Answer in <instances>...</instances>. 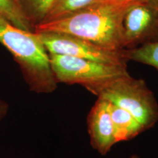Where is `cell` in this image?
Listing matches in <instances>:
<instances>
[{
    "label": "cell",
    "mask_w": 158,
    "mask_h": 158,
    "mask_svg": "<svg viewBox=\"0 0 158 158\" xmlns=\"http://www.w3.org/2000/svg\"><path fill=\"white\" fill-rule=\"evenodd\" d=\"M57 83L79 84L86 89L127 76V66L106 64L66 55L49 54Z\"/></svg>",
    "instance_id": "277c9868"
},
{
    "label": "cell",
    "mask_w": 158,
    "mask_h": 158,
    "mask_svg": "<svg viewBox=\"0 0 158 158\" xmlns=\"http://www.w3.org/2000/svg\"><path fill=\"white\" fill-rule=\"evenodd\" d=\"M123 54L127 62L133 61L149 65L158 71V41L136 48L123 49Z\"/></svg>",
    "instance_id": "8fae6325"
},
{
    "label": "cell",
    "mask_w": 158,
    "mask_h": 158,
    "mask_svg": "<svg viewBox=\"0 0 158 158\" xmlns=\"http://www.w3.org/2000/svg\"><path fill=\"white\" fill-rule=\"evenodd\" d=\"M130 158H140V157L137 155H133L130 156Z\"/></svg>",
    "instance_id": "9a60e30c"
},
{
    "label": "cell",
    "mask_w": 158,
    "mask_h": 158,
    "mask_svg": "<svg viewBox=\"0 0 158 158\" xmlns=\"http://www.w3.org/2000/svg\"><path fill=\"white\" fill-rule=\"evenodd\" d=\"M0 15L20 29L34 31L32 27L21 15L11 0H0Z\"/></svg>",
    "instance_id": "7c38bea8"
},
{
    "label": "cell",
    "mask_w": 158,
    "mask_h": 158,
    "mask_svg": "<svg viewBox=\"0 0 158 158\" xmlns=\"http://www.w3.org/2000/svg\"><path fill=\"white\" fill-rule=\"evenodd\" d=\"M134 1L108 0L94 4L62 19L37 25L34 32L65 33L110 50L122 51L124 17Z\"/></svg>",
    "instance_id": "6da1fadb"
},
{
    "label": "cell",
    "mask_w": 158,
    "mask_h": 158,
    "mask_svg": "<svg viewBox=\"0 0 158 158\" xmlns=\"http://www.w3.org/2000/svg\"><path fill=\"white\" fill-rule=\"evenodd\" d=\"M143 1L158 11V0H143Z\"/></svg>",
    "instance_id": "5bb4252c"
},
{
    "label": "cell",
    "mask_w": 158,
    "mask_h": 158,
    "mask_svg": "<svg viewBox=\"0 0 158 158\" xmlns=\"http://www.w3.org/2000/svg\"><path fill=\"white\" fill-rule=\"evenodd\" d=\"M9 110V106L5 100L0 99V121L7 116Z\"/></svg>",
    "instance_id": "4fadbf2b"
},
{
    "label": "cell",
    "mask_w": 158,
    "mask_h": 158,
    "mask_svg": "<svg viewBox=\"0 0 158 158\" xmlns=\"http://www.w3.org/2000/svg\"><path fill=\"white\" fill-rule=\"evenodd\" d=\"M109 108L117 143L133 139L145 131L143 126L127 110L110 102Z\"/></svg>",
    "instance_id": "ba28073f"
},
{
    "label": "cell",
    "mask_w": 158,
    "mask_h": 158,
    "mask_svg": "<svg viewBox=\"0 0 158 158\" xmlns=\"http://www.w3.org/2000/svg\"><path fill=\"white\" fill-rule=\"evenodd\" d=\"M156 41H158V11L143 0H135L124 17V49Z\"/></svg>",
    "instance_id": "8992f818"
},
{
    "label": "cell",
    "mask_w": 158,
    "mask_h": 158,
    "mask_svg": "<svg viewBox=\"0 0 158 158\" xmlns=\"http://www.w3.org/2000/svg\"><path fill=\"white\" fill-rule=\"evenodd\" d=\"M99 98L108 100L131 114L147 130L158 122V103L143 79L130 75L86 88Z\"/></svg>",
    "instance_id": "3957f363"
},
{
    "label": "cell",
    "mask_w": 158,
    "mask_h": 158,
    "mask_svg": "<svg viewBox=\"0 0 158 158\" xmlns=\"http://www.w3.org/2000/svg\"><path fill=\"white\" fill-rule=\"evenodd\" d=\"M36 33V32H35ZM48 54L66 55L106 64L127 66L123 50H110L81 37L61 32L36 33Z\"/></svg>",
    "instance_id": "5b68a950"
},
{
    "label": "cell",
    "mask_w": 158,
    "mask_h": 158,
    "mask_svg": "<svg viewBox=\"0 0 158 158\" xmlns=\"http://www.w3.org/2000/svg\"><path fill=\"white\" fill-rule=\"evenodd\" d=\"M0 43L10 51L19 65L31 92L49 94L57 88L49 54L34 31L15 27L0 15Z\"/></svg>",
    "instance_id": "7a4b0ae2"
},
{
    "label": "cell",
    "mask_w": 158,
    "mask_h": 158,
    "mask_svg": "<svg viewBox=\"0 0 158 158\" xmlns=\"http://www.w3.org/2000/svg\"><path fill=\"white\" fill-rule=\"evenodd\" d=\"M87 126L91 146L101 155H107L117 143L108 100L98 98L88 114Z\"/></svg>",
    "instance_id": "52a82bcc"
},
{
    "label": "cell",
    "mask_w": 158,
    "mask_h": 158,
    "mask_svg": "<svg viewBox=\"0 0 158 158\" xmlns=\"http://www.w3.org/2000/svg\"><path fill=\"white\" fill-rule=\"evenodd\" d=\"M19 13L35 30L43 21L53 0H11Z\"/></svg>",
    "instance_id": "9c48e42d"
},
{
    "label": "cell",
    "mask_w": 158,
    "mask_h": 158,
    "mask_svg": "<svg viewBox=\"0 0 158 158\" xmlns=\"http://www.w3.org/2000/svg\"><path fill=\"white\" fill-rule=\"evenodd\" d=\"M105 1L108 0H53L42 23L62 19L89 6Z\"/></svg>",
    "instance_id": "30bf717a"
}]
</instances>
